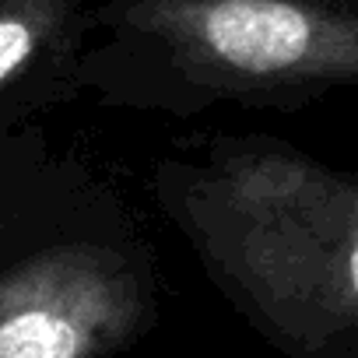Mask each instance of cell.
<instances>
[{
	"mask_svg": "<svg viewBox=\"0 0 358 358\" xmlns=\"http://www.w3.org/2000/svg\"><path fill=\"white\" fill-rule=\"evenodd\" d=\"M358 78V18L320 0H92L74 85L99 106L201 116Z\"/></svg>",
	"mask_w": 358,
	"mask_h": 358,
	"instance_id": "1",
	"label": "cell"
},
{
	"mask_svg": "<svg viewBox=\"0 0 358 358\" xmlns=\"http://www.w3.org/2000/svg\"><path fill=\"white\" fill-rule=\"evenodd\" d=\"M155 323L151 257L123 232L43 229L0 257V358H116Z\"/></svg>",
	"mask_w": 358,
	"mask_h": 358,
	"instance_id": "2",
	"label": "cell"
},
{
	"mask_svg": "<svg viewBox=\"0 0 358 358\" xmlns=\"http://www.w3.org/2000/svg\"><path fill=\"white\" fill-rule=\"evenodd\" d=\"M250 274L292 358L358 355V190L320 172L271 204Z\"/></svg>",
	"mask_w": 358,
	"mask_h": 358,
	"instance_id": "3",
	"label": "cell"
},
{
	"mask_svg": "<svg viewBox=\"0 0 358 358\" xmlns=\"http://www.w3.org/2000/svg\"><path fill=\"white\" fill-rule=\"evenodd\" d=\"M92 0H0V130L78 95Z\"/></svg>",
	"mask_w": 358,
	"mask_h": 358,
	"instance_id": "4",
	"label": "cell"
},
{
	"mask_svg": "<svg viewBox=\"0 0 358 358\" xmlns=\"http://www.w3.org/2000/svg\"><path fill=\"white\" fill-rule=\"evenodd\" d=\"M39 183V179H36ZM36 183H25L11 194L0 197V257L11 253L15 246H22L25 239L39 236L46 225H39L36 211L50 201V197H39Z\"/></svg>",
	"mask_w": 358,
	"mask_h": 358,
	"instance_id": "5",
	"label": "cell"
},
{
	"mask_svg": "<svg viewBox=\"0 0 358 358\" xmlns=\"http://www.w3.org/2000/svg\"><path fill=\"white\" fill-rule=\"evenodd\" d=\"M36 141L39 137H25L18 127L0 130V197L25 187V183H36L43 176Z\"/></svg>",
	"mask_w": 358,
	"mask_h": 358,
	"instance_id": "6",
	"label": "cell"
}]
</instances>
